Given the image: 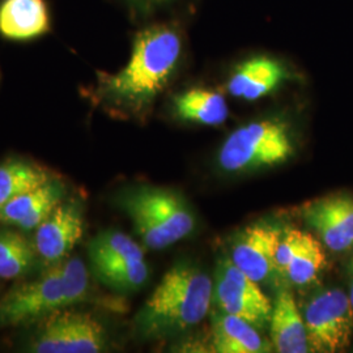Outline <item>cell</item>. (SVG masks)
<instances>
[{
  "mask_svg": "<svg viewBox=\"0 0 353 353\" xmlns=\"http://www.w3.org/2000/svg\"><path fill=\"white\" fill-rule=\"evenodd\" d=\"M182 54L174 26H153L137 34L130 61L115 72H97V84L87 97L114 117L143 119L168 85Z\"/></svg>",
  "mask_w": 353,
  "mask_h": 353,
  "instance_id": "1",
  "label": "cell"
},
{
  "mask_svg": "<svg viewBox=\"0 0 353 353\" xmlns=\"http://www.w3.org/2000/svg\"><path fill=\"white\" fill-rule=\"evenodd\" d=\"M214 299V280L198 265L178 263L144 303L135 325L145 339L181 334L201 323Z\"/></svg>",
  "mask_w": 353,
  "mask_h": 353,
  "instance_id": "2",
  "label": "cell"
},
{
  "mask_svg": "<svg viewBox=\"0 0 353 353\" xmlns=\"http://www.w3.org/2000/svg\"><path fill=\"white\" fill-rule=\"evenodd\" d=\"M90 297L87 265L77 256H67L46 265L37 278L16 284L0 299V327L37 323Z\"/></svg>",
  "mask_w": 353,
  "mask_h": 353,
  "instance_id": "3",
  "label": "cell"
},
{
  "mask_svg": "<svg viewBox=\"0 0 353 353\" xmlns=\"http://www.w3.org/2000/svg\"><path fill=\"white\" fill-rule=\"evenodd\" d=\"M117 205L131 219L143 243L163 250L191 234L195 216L188 202L176 191L138 186L122 191Z\"/></svg>",
  "mask_w": 353,
  "mask_h": 353,
  "instance_id": "4",
  "label": "cell"
},
{
  "mask_svg": "<svg viewBox=\"0 0 353 353\" xmlns=\"http://www.w3.org/2000/svg\"><path fill=\"white\" fill-rule=\"evenodd\" d=\"M294 152L290 126L279 118L254 121L229 135L219 152L228 173H246L288 161Z\"/></svg>",
  "mask_w": 353,
  "mask_h": 353,
  "instance_id": "5",
  "label": "cell"
},
{
  "mask_svg": "<svg viewBox=\"0 0 353 353\" xmlns=\"http://www.w3.org/2000/svg\"><path fill=\"white\" fill-rule=\"evenodd\" d=\"M26 344L33 353H99L108 347V335L96 318L70 310L55 312L37 322Z\"/></svg>",
  "mask_w": 353,
  "mask_h": 353,
  "instance_id": "6",
  "label": "cell"
},
{
  "mask_svg": "<svg viewBox=\"0 0 353 353\" xmlns=\"http://www.w3.org/2000/svg\"><path fill=\"white\" fill-rule=\"evenodd\" d=\"M310 352L335 353L350 345L353 314L350 297L339 288L314 293L303 307Z\"/></svg>",
  "mask_w": 353,
  "mask_h": 353,
  "instance_id": "7",
  "label": "cell"
},
{
  "mask_svg": "<svg viewBox=\"0 0 353 353\" xmlns=\"http://www.w3.org/2000/svg\"><path fill=\"white\" fill-rule=\"evenodd\" d=\"M214 300L219 310L242 318L259 331L270 327L272 303L256 281L249 278L230 258H221L216 267Z\"/></svg>",
  "mask_w": 353,
  "mask_h": 353,
  "instance_id": "8",
  "label": "cell"
},
{
  "mask_svg": "<svg viewBox=\"0 0 353 353\" xmlns=\"http://www.w3.org/2000/svg\"><path fill=\"white\" fill-rule=\"evenodd\" d=\"M84 207L79 199H64L36 229L33 245L46 265L70 256L84 234Z\"/></svg>",
  "mask_w": 353,
  "mask_h": 353,
  "instance_id": "9",
  "label": "cell"
},
{
  "mask_svg": "<svg viewBox=\"0 0 353 353\" xmlns=\"http://www.w3.org/2000/svg\"><path fill=\"white\" fill-rule=\"evenodd\" d=\"M283 232L271 224L245 228L232 242L230 261L254 281L270 283L279 276L276 252Z\"/></svg>",
  "mask_w": 353,
  "mask_h": 353,
  "instance_id": "10",
  "label": "cell"
},
{
  "mask_svg": "<svg viewBox=\"0 0 353 353\" xmlns=\"http://www.w3.org/2000/svg\"><path fill=\"white\" fill-rule=\"evenodd\" d=\"M276 265L280 278L303 288L316 283L327 259L322 243L313 234L288 229L279 242Z\"/></svg>",
  "mask_w": 353,
  "mask_h": 353,
  "instance_id": "11",
  "label": "cell"
},
{
  "mask_svg": "<svg viewBox=\"0 0 353 353\" xmlns=\"http://www.w3.org/2000/svg\"><path fill=\"white\" fill-rule=\"evenodd\" d=\"M303 216L328 250H353L352 195L339 192L316 199L303 208Z\"/></svg>",
  "mask_w": 353,
  "mask_h": 353,
  "instance_id": "12",
  "label": "cell"
},
{
  "mask_svg": "<svg viewBox=\"0 0 353 353\" xmlns=\"http://www.w3.org/2000/svg\"><path fill=\"white\" fill-rule=\"evenodd\" d=\"M67 188L59 179H50L37 189L28 191L0 207V221L30 232L63 202Z\"/></svg>",
  "mask_w": 353,
  "mask_h": 353,
  "instance_id": "13",
  "label": "cell"
},
{
  "mask_svg": "<svg viewBox=\"0 0 353 353\" xmlns=\"http://www.w3.org/2000/svg\"><path fill=\"white\" fill-rule=\"evenodd\" d=\"M51 29L46 0H1L0 36L13 42H29L43 37Z\"/></svg>",
  "mask_w": 353,
  "mask_h": 353,
  "instance_id": "14",
  "label": "cell"
},
{
  "mask_svg": "<svg viewBox=\"0 0 353 353\" xmlns=\"http://www.w3.org/2000/svg\"><path fill=\"white\" fill-rule=\"evenodd\" d=\"M288 77L283 64L270 57H255L240 64L228 81V92L237 99L256 101Z\"/></svg>",
  "mask_w": 353,
  "mask_h": 353,
  "instance_id": "15",
  "label": "cell"
},
{
  "mask_svg": "<svg viewBox=\"0 0 353 353\" xmlns=\"http://www.w3.org/2000/svg\"><path fill=\"white\" fill-rule=\"evenodd\" d=\"M271 343L279 353H307L310 345L303 313L290 290L278 292L270 321Z\"/></svg>",
  "mask_w": 353,
  "mask_h": 353,
  "instance_id": "16",
  "label": "cell"
},
{
  "mask_svg": "<svg viewBox=\"0 0 353 353\" xmlns=\"http://www.w3.org/2000/svg\"><path fill=\"white\" fill-rule=\"evenodd\" d=\"M212 345L219 353H267L274 350L272 343L258 328L221 310L212 314Z\"/></svg>",
  "mask_w": 353,
  "mask_h": 353,
  "instance_id": "17",
  "label": "cell"
},
{
  "mask_svg": "<svg viewBox=\"0 0 353 353\" xmlns=\"http://www.w3.org/2000/svg\"><path fill=\"white\" fill-rule=\"evenodd\" d=\"M173 109L179 119L205 126L224 123L229 114L224 96L211 89L192 88L176 94Z\"/></svg>",
  "mask_w": 353,
  "mask_h": 353,
  "instance_id": "18",
  "label": "cell"
},
{
  "mask_svg": "<svg viewBox=\"0 0 353 353\" xmlns=\"http://www.w3.org/2000/svg\"><path fill=\"white\" fill-rule=\"evenodd\" d=\"M89 261L96 278L118 292L140 290L150 278V268L144 258H99Z\"/></svg>",
  "mask_w": 353,
  "mask_h": 353,
  "instance_id": "19",
  "label": "cell"
},
{
  "mask_svg": "<svg viewBox=\"0 0 353 353\" xmlns=\"http://www.w3.org/2000/svg\"><path fill=\"white\" fill-rule=\"evenodd\" d=\"M52 179L48 169L24 159L0 163V207Z\"/></svg>",
  "mask_w": 353,
  "mask_h": 353,
  "instance_id": "20",
  "label": "cell"
},
{
  "mask_svg": "<svg viewBox=\"0 0 353 353\" xmlns=\"http://www.w3.org/2000/svg\"><path fill=\"white\" fill-rule=\"evenodd\" d=\"M37 258L33 241L16 230H0V279L24 276L34 267Z\"/></svg>",
  "mask_w": 353,
  "mask_h": 353,
  "instance_id": "21",
  "label": "cell"
},
{
  "mask_svg": "<svg viewBox=\"0 0 353 353\" xmlns=\"http://www.w3.org/2000/svg\"><path fill=\"white\" fill-rule=\"evenodd\" d=\"M128 1L140 10H151L153 7H157L168 0H128Z\"/></svg>",
  "mask_w": 353,
  "mask_h": 353,
  "instance_id": "22",
  "label": "cell"
},
{
  "mask_svg": "<svg viewBox=\"0 0 353 353\" xmlns=\"http://www.w3.org/2000/svg\"><path fill=\"white\" fill-rule=\"evenodd\" d=\"M347 272H348V283H350L348 297H350V303H351V309H352L353 314V256L350 259L348 265H347Z\"/></svg>",
  "mask_w": 353,
  "mask_h": 353,
  "instance_id": "23",
  "label": "cell"
},
{
  "mask_svg": "<svg viewBox=\"0 0 353 353\" xmlns=\"http://www.w3.org/2000/svg\"><path fill=\"white\" fill-rule=\"evenodd\" d=\"M0 79H1V74H0Z\"/></svg>",
  "mask_w": 353,
  "mask_h": 353,
  "instance_id": "24",
  "label": "cell"
}]
</instances>
